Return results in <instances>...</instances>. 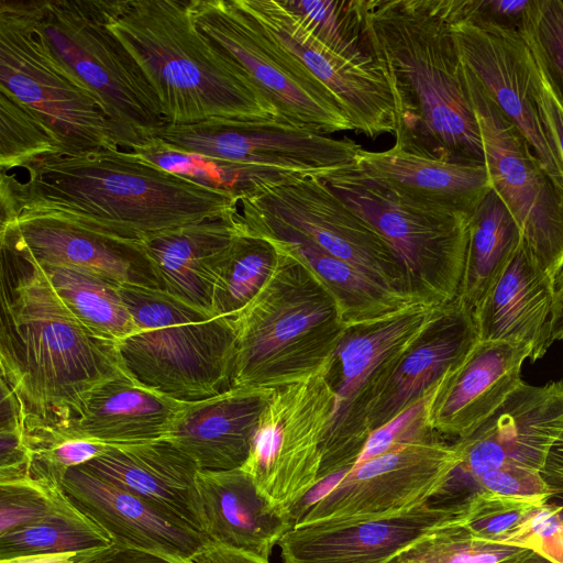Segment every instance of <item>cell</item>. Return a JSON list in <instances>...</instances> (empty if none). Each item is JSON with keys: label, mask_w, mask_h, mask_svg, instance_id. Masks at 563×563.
Segmentation results:
<instances>
[{"label": "cell", "mask_w": 563, "mask_h": 563, "mask_svg": "<svg viewBox=\"0 0 563 563\" xmlns=\"http://www.w3.org/2000/svg\"><path fill=\"white\" fill-rule=\"evenodd\" d=\"M14 174L0 172V227L48 217L146 242L166 231L238 213L239 200L166 172L120 148L46 154Z\"/></svg>", "instance_id": "obj_1"}, {"label": "cell", "mask_w": 563, "mask_h": 563, "mask_svg": "<svg viewBox=\"0 0 563 563\" xmlns=\"http://www.w3.org/2000/svg\"><path fill=\"white\" fill-rule=\"evenodd\" d=\"M0 250V382L23 430L69 429L91 390L130 375L117 343L73 314L27 251L7 240Z\"/></svg>", "instance_id": "obj_2"}, {"label": "cell", "mask_w": 563, "mask_h": 563, "mask_svg": "<svg viewBox=\"0 0 563 563\" xmlns=\"http://www.w3.org/2000/svg\"><path fill=\"white\" fill-rule=\"evenodd\" d=\"M459 0H362V37L395 111L396 147L485 164L479 126L451 33Z\"/></svg>", "instance_id": "obj_3"}, {"label": "cell", "mask_w": 563, "mask_h": 563, "mask_svg": "<svg viewBox=\"0 0 563 563\" xmlns=\"http://www.w3.org/2000/svg\"><path fill=\"white\" fill-rule=\"evenodd\" d=\"M102 9L153 88L166 124L278 120L236 63L197 27L189 0H102Z\"/></svg>", "instance_id": "obj_4"}, {"label": "cell", "mask_w": 563, "mask_h": 563, "mask_svg": "<svg viewBox=\"0 0 563 563\" xmlns=\"http://www.w3.org/2000/svg\"><path fill=\"white\" fill-rule=\"evenodd\" d=\"M268 240L277 250L274 271L231 318V388L276 389L322 371L346 329L335 300L309 267Z\"/></svg>", "instance_id": "obj_5"}, {"label": "cell", "mask_w": 563, "mask_h": 563, "mask_svg": "<svg viewBox=\"0 0 563 563\" xmlns=\"http://www.w3.org/2000/svg\"><path fill=\"white\" fill-rule=\"evenodd\" d=\"M136 331L117 343L126 373L183 402L231 389L235 334L231 319L195 308L168 292L122 285Z\"/></svg>", "instance_id": "obj_6"}, {"label": "cell", "mask_w": 563, "mask_h": 563, "mask_svg": "<svg viewBox=\"0 0 563 563\" xmlns=\"http://www.w3.org/2000/svg\"><path fill=\"white\" fill-rule=\"evenodd\" d=\"M58 56L97 95L119 147L134 151L166 124L142 69L109 30L102 0H29Z\"/></svg>", "instance_id": "obj_7"}, {"label": "cell", "mask_w": 563, "mask_h": 563, "mask_svg": "<svg viewBox=\"0 0 563 563\" xmlns=\"http://www.w3.org/2000/svg\"><path fill=\"white\" fill-rule=\"evenodd\" d=\"M0 86L41 120L60 154L120 148L99 98L42 34L29 0H0Z\"/></svg>", "instance_id": "obj_8"}, {"label": "cell", "mask_w": 563, "mask_h": 563, "mask_svg": "<svg viewBox=\"0 0 563 563\" xmlns=\"http://www.w3.org/2000/svg\"><path fill=\"white\" fill-rule=\"evenodd\" d=\"M323 179L386 241L405 272L412 297L434 306L457 298L471 216L407 201L360 175L353 166Z\"/></svg>", "instance_id": "obj_9"}, {"label": "cell", "mask_w": 563, "mask_h": 563, "mask_svg": "<svg viewBox=\"0 0 563 563\" xmlns=\"http://www.w3.org/2000/svg\"><path fill=\"white\" fill-rule=\"evenodd\" d=\"M197 27L231 57L278 121L321 134L354 130L336 97L240 0H189Z\"/></svg>", "instance_id": "obj_10"}, {"label": "cell", "mask_w": 563, "mask_h": 563, "mask_svg": "<svg viewBox=\"0 0 563 563\" xmlns=\"http://www.w3.org/2000/svg\"><path fill=\"white\" fill-rule=\"evenodd\" d=\"M329 365L274 389L241 467L274 511L292 522L296 507L320 483L322 444L335 405Z\"/></svg>", "instance_id": "obj_11"}, {"label": "cell", "mask_w": 563, "mask_h": 563, "mask_svg": "<svg viewBox=\"0 0 563 563\" xmlns=\"http://www.w3.org/2000/svg\"><path fill=\"white\" fill-rule=\"evenodd\" d=\"M240 203L244 221L292 230L380 285L416 299L386 241L323 178L290 176L268 183Z\"/></svg>", "instance_id": "obj_12"}, {"label": "cell", "mask_w": 563, "mask_h": 563, "mask_svg": "<svg viewBox=\"0 0 563 563\" xmlns=\"http://www.w3.org/2000/svg\"><path fill=\"white\" fill-rule=\"evenodd\" d=\"M462 66L490 189L515 219L534 261L554 280L563 268V192L518 129Z\"/></svg>", "instance_id": "obj_13"}, {"label": "cell", "mask_w": 563, "mask_h": 563, "mask_svg": "<svg viewBox=\"0 0 563 563\" xmlns=\"http://www.w3.org/2000/svg\"><path fill=\"white\" fill-rule=\"evenodd\" d=\"M459 462L454 445L438 433L398 443L344 472L294 526L374 520L422 507L444 489Z\"/></svg>", "instance_id": "obj_14"}, {"label": "cell", "mask_w": 563, "mask_h": 563, "mask_svg": "<svg viewBox=\"0 0 563 563\" xmlns=\"http://www.w3.org/2000/svg\"><path fill=\"white\" fill-rule=\"evenodd\" d=\"M153 139L185 152L286 176L325 178L354 166L362 148L278 120L213 118L190 124H165Z\"/></svg>", "instance_id": "obj_15"}, {"label": "cell", "mask_w": 563, "mask_h": 563, "mask_svg": "<svg viewBox=\"0 0 563 563\" xmlns=\"http://www.w3.org/2000/svg\"><path fill=\"white\" fill-rule=\"evenodd\" d=\"M473 311L457 298L377 373L361 398L350 451L358 459L371 433L433 391L477 343Z\"/></svg>", "instance_id": "obj_16"}, {"label": "cell", "mask_w": 563, "mask_h": 563, "mask_svg": "<svg viewBox=\"0 0 563 563\" xmlns=\"http://www.w3.org/2000/svg\"><path fill=\"white\" fill-rule=\"evenodd\" d=\"M459 0L451 33L462 64L526 139L563 192V166L539 118L530 86L528 47L520 31L470 15Z\"/></svg>", "instance_id": "obj_17"}, {"label": "cell", "mask_w": 563, "mask_h": 563, "mask_svg": "<svg viewBox=\"0 0 563 563\" xmlns=\"http://www.w3.org/2000/svg\"><path fill=\"white\" fill-rule=\"evenodd\" d=\"M445 306L417 302L344 330L327 372L335 405L322 444L320 482L353 467L350 435L361 398L382 367L417 339Z\"/></svg>", "instance_id": "obj_18"}, {"label": "cell", "mask_w": 563, "mask_h": 563, "mask_svg": "<svg viewBox=\"0 0 563 563\" xmlns=\"http://www.w3.org/2000/svg\"><path fill=\"white\" fill-rule=\"evenodd\" d=\"M240 3L342 103L355 131L375 139L395 131L387 82L373 64L351 62L324 45L285 0Z\"/></svg>", "instance_id": "obj_19"}, {"label": "cell", "mask_w": 563, "mask_h": 563, "mask_svg": "<svg viewBox=\"0 0 563 563\" xmlns=\"http://www.w3.org/2000/svg\"><path fill=\"white\" fill-rule=\"evenodd\" d=\"M563 432V380L521 383L473 432L453 445L456 471L472 481L512 463L542 471Z\"/></svg>", "instance_id": "obj_20"}, {"label": "cell", "mask_w": 563, "mask_h": 563, "mask_svg": "<svg viewBox=\"0 0 563 563\" xmlns=\"http://www.w3.org/2000/svg\"><path fill=\"white\" fill-rule=\"evenodd\" d=\"M0 240L41 264L95 272L120 285L165 290L144 244L48 217L18 218L0 227Z\"/></svg>", "instance_id": "obj_21"}, {"label": "cell", "mask_w": 563, "mask_h": 563, "mask_svg": "<svg viewBox=\"0 0 563 563\" xmlns=\"http://www.w3.org/2000/svg\"><path fill=\"white\" fill-rule=\"evenodd\" d=\"M461 501L347 523L292 526L279 540L282 563H385L432 529L454 519Z\"/></svg>", "instance_id": "obj_22"}, {"label": "cell", "mask_w": 563, "mask_h": 563, "mask_svg": "<svg viewBox=\"0 0 563 563\" xmlns=\"http://www.w3.org/2000/svg\"><path fill=\"white\" fill-rule=\"evenodd\" d=\"M62 488L68 500L96 523L112 544L190 561L210 541L145 499L81 466L68 470Z\"/></svg>", "instance_id": "obj_23"}, {"label": "cell", "mask_w": 563, "mask_h": 563, "mask_svg": "<svg viewBox=\"0 0 563 563\" xmlns=\"http://www.w3.org/2000/svg\"><path fill=\"white\" fill-rule=\"evenodd\" d=\"M529 356L523 344L478 340L433 394V431L456 440L473 432L522 383L521 368Z\"/></svg>", "instance_id": "obj_24"}, {"label": "cell", "mask_w": 563, "mask_h": 563, "mask_svg": "<svg viewBox=\"0 0 563 563\" xmlns=\"http://www.w3.org/2000/svg\"><path fill=\"white\" fill-rule=\"evenodd\" d=\"M554 280L534 261L523 241L473 316L479 341H503L530 349V362L553 343Z\"/></svg>", "instance_id": "obj_25"}, {"label": "cell", "mask_w": 563, "mask_h": 563, "mask_svg": "<svg viewBox=\"0 0 563 563\" xmlns=\"http://www.w3.org/2000/svg\"><path fill=\"white\" fill-rule=\"evenodd\" d=\"M79 466L202 533L197 496L199 468L169 440L109 444L100 455Z\"/></svg>", "instance_id": "obj_26"}, {"label": "cell", "mask_w": 563, "mask_h": 563, "mask_svg": "<svg viewBox=\"0 0 563 563\" xmlns=\"http://www.w3.org/2000/svg\"><path fill=\"white\" fill-rule=\"evenodd\" d=\"M273 393L267 388H231L186 402L165 439L186 453L201 472L241 468Z\"/></svg>", "instance_id": "obj_27"}, {"label": "cell", "mask_w": 563, "mask_h": 563, "mask_svg": "<svg viewBox=\"0 0 563 563\" xmlns=\"http://www.w3.org/2000/svg\"><path fill=\"white\" fill-rule=\"evenodd\" d=\"M245 232L238 212L166 231L143 244L163 280L164 291L211 313L217 278Z\"/></svg>", "instance_id": "obj_28"}, {"label": "cell", "mask_w": 563, "mask_h": 563, "mask_svg": "<svg viewBox=\"0 0 563 563\" xmlns=\"http://www.w3.org/2000/svg\"><path fill=\"white\" fill-rule=\"evenodd\" d=\"M353 169L407 201L468 216L490 190L485 164L435 159L396 146L361 148Z\"/></svg>", "instance_id": "obj_29"}, {"label": "cell", "mask_w": 563, "mask_h": 563, "mask_svg": "<svg viewBox=\"0 0 563 563\" xmlns=\"http://www.w3.org/2000/svg\"><path fill=\"white\" fill-rule=\"evenodd\" d=\"M197 496L202 533L213 542L269 559L294 526L274 511L243 468L199 471Z\"/></svg>", "instance_id": "obj_30"}, {"label": "cell", "mask_w": 563, "mask_h": 563, "mask_svg": "<svg viewBox=\"0 0 563 563\" xmlns=\"http://www.w3.org/2000/svg\"><path fill=\"white\" fill-rule=\"evenodd\" d=\"M185 405L122 376L91 390L69 429L111 445L161 440Z\"/></svg>", "instance_id": "obj_31"}, {"label": "cell", "mask_w": 563, "mask_h": 563, "mask_svg": "<svg viewBox=\"0 0 563 563\" xmlns=\"http://www.w3.org/2000/svg\"><path fill=\"white\" fill-rule=\"evenodd\" d=\"M244 223L251 233L275 241L309 267L335 300L345 328L377 321L420 302L380 285L292 230L258 221Z\"/></svg>", "instance_id": "obj_32"}, {"label": "cell", "mask_w": 563, "mask_h": 563, "mask_svg": "<svg viewBox=\"0 0 563 563\" xmlns=\"http://www.w3.org/2000/svg\"><path fill=\"white\" fill-rule=\"evenodd\" d=\"M521 241L515 219L490 189L470 217L465 266L457 299L474 311Z\"/></svg>", "instance_id": "obj_33"}, {"label": "cell", "mask_w": 563, "mask_h": 563, "mask_svg": "<svg viewBox=\"0 0 563 563\" xmlns=\"http://www.w3.org/2000/svg\"><path fill=\"white\" fill-rule=\"evenodd\" d=\"M41 266L66 307L97 335L119 343L136 331L134 319L121 295L122 285L75 266Z\"/></svg>", "instance_id": "obj_34"}, {"label": "cell", "mask_w": 563, "mask_h": 563, "mask_svg": "<svg viewBox=\"0 0 563 563\" xmlns=\"http://www.w3.org/2000/svg\"><path fill=\"white\" fill-rule=\"evenodd\" d=\"M110 544L111 539L67 498L43 519L0 534V560L79 553Z\"/></svg>", "instance_id": "obj_35"}, {"label": "cell", "mask_w": 563, "mask_h": 563, "mask_svg": "<svg viewBox=\"0 0 563 563\" xmlns=\"http://www.w3.org/2000/svg\"><path fill=\"white\" fill-rule=\"evenodd\" d=\"M142 159L202 187L227 192L239 202L261 186L290 176L181 151L152 139L132 151Z\"/></svg>", "instance_id": "obj_36"}, {"label": "cell", "mask_w": 563, "mask_h": 563, "mask_svg": "<svg viewBox=\"0 0 563 563\" xmlns=\"http://www.w3.org/2000/svg\"><path fill=\"white\" fill-rule=\"evenodd\" d=\"M277 250L247 228L235 242L213 287L211 313L233 318L261 290L274 271Z\"/></svg>", "instance_id": "obj_37"}, {"label": "cell", "mask_w": 563, "mask_h": 563, "mask_svg": "<svg viewBox=\"0 0 563 563\" xmlns=\"http://www.w3.org/2000/svg\"><path fill=\"white\" fill-rule=\"evenodd\" d=\"M528 550L478 537L461 521L459 512L385 563H506Z\"/></svg>", "instance_id": "obj_38"}, {"label": "cell", "mask_w": 563, "mask_h": 563, "mask_svg": "<svg viewBox=\"0 0 563 563\" xmlns=\"http://www.w3.org/2000/svg\"><path fill=\"white\" fill-rule=\"evenodd\" d=\"M330 49L358 64H373L362 37V0H285Z\"/></svg>", "instance_id": "obj_39"}, {"label": "cell", "mask_w": 563, "mask_h": 563, "mask_svg": "<svg viewBox=\"0 0 563 563\" xmlns=\"http://www.w3.org/2000/svg\"><path fill=\"white\" fill-rule=\"evenodd\" d=\"M30 452L29 478L62 487L65 474L104 452L109 444L87 439L70 429L23 430Z\"/></svg>", "instance_id": "obj_40"}, {"label": "cell", "mask_w": 563, "mask_h": 563, "mask_svg": "<svg viewBox=\"0 0 563 563\" xmlns=\"http://www.w3.org/2000/svg\"><path fill=\"white\" fill-rule=\"evenodd\" d=\"M48 129L9 90L0 86V170L21 168L46 154H60Z\"/></svg>", "instance_id": "obj_41"}, {"label": "cell", "mask_w": 563, "mask_h": 563, "mask_svg": "<svg viewBox=\"0 0 563 563\" xmlns=\"http://www.w3.org/2000/svg\"><path fill=\"white\" fill-rule=\"evenodd\" d=\"M543 504L478 489L461 501L460 519L478 537L506 544Z\"/></svg>", "instance_id": "obj_42"}, {"label": "cell", "mask_w": 563, "mask_h": 563, "mask_svg": "<svg viewBox=\"0 0 563 563\" xmlns=\"http://www.w3.org/2000/svg\"><path fill=\"white\" fill-rule=\"evenodd\" d=\"M66 501L62 487L31 478L0 484V534L38 521Z\"/></svg>", "instance_id": "obj_43"}, {"label": "cell", "mask_w": 563, "mask_h": 563, "mask_svg": "<svg viewBox=\"0 0 563 563\" xmlns=\"http://www.w3.org/2000/svg\"><path fill=\"white\" fill-rule=\"evenodd\" d=\"M519 31L538 52L563 97V0H532Z\"/></svg>", "instance_id": "obj_44"}, {"label": "cell", "mask_w": 563, "mask_h": 563, "mask_svg": "<svg viewBox=\"0 0 563 563\" xmlns=\"http://www.w3.org/2000/svg\"><path fill=\"white\" fill-rule=\"evenodd\" d=\"M0 484H3L29 478L30 452L16 399L5 384L0 382Z\"/></svg>", "instance_id": "obj_45"}, {"label": "cell", "mask_w": 563, "mask_h": 563, "mask_svg": "<svg viewBox=\"0 0 563 563\" xmlns=\"http://www.w3.org/2000/svg\"><path fill=\"white\" fill-rule=\"evenodd\" d=\"M437 388L394 419L374 430L355 464L379 455L398 443L423 439L437 433L431 428L429 420L430 404Z\"/></svg>", "instance_id": "obj_46"}, {"label": "cell", "mask_w": 563, "mask_h": 563, "mask_svg": "<svg viewBox=\"0 0 563 563\" xmlns=\"http://www.w3.org/2000/svg\"><path fill=\"white\" fill-rule=\"evenodd\" d=\"M525 41L528 47L530 86L539 118L563 166V97L538 52Z\"/></svg>", "instance_id": "obj_47"}, {"label": "cell", "mask_w": 563, "mask_h": 563, "mask_svg": "<svg viewBox=\"0 0 563 563\" xmlns=\"http://www.w3.org/2000/svg\"><path fill=\"white\" fill-rule=\"evenodd\" d=\"M506 544L530 549L552 563H563L562 508L551 500L539 506Z\"/></svg>", "instance_id": "obj_48"}, {"label": "cell", "mask_w": 563, "mask_h": 563, "mask_svg": "<svg viewBox=\"0 0 563 563\" xmlns=\"http://www.w3.org/2000/svg\"><path fill=\"white\" fill-rule=\"evenodd\" d=\"M478 489L501 496L547 503L553 488L541 471L525 465L507 463L473 481Z\"/></svg>", "instance_id": "obj_49"}, {"label": "cell", "mask_w": 563, "mask_h": 563, "mask_svg": "<svg viewBox=\"0 0 563 563\" xmlns=\"http://www.w3.org/2000/svg\"><path fill=\"white\" fill-rule=\"evenodd\" d=\"M73 563H190V561L143 549L110 544L79 552Z\"/></svg>", "instance_id": "obj_50"}, {"label": "cell", "mask_w": 563, "mask_h": 563, "mask_svg": "<svg viewBox=\"0 0 563 563\" xmlns=\"http://www.w3.org/2000/svg\"><path fill=\"white\" fill-rule=\"evenodd\" d=\"M532 0H467V13L519 31L528 16Z\"/></svg>", "instance_id": "obj_51"}, {"label": "cell", "mask_w": 563, "mask_h": 563, "mask_svg": "<svg viewBox=\"0 0 563 563\" xmlns=\"http://www.w3.org/2000/svg\"><path fill=\"white\" fill-rule=\"evenodd\" d=\"M190 563H271L269 559L254 552L209 541Z\"/></svg>", "instance_id": "obj_52"}, {"label": "cell", "mask_w": 563, "mask_h": 563, "mask_svg": "<svg viewBox=\"0 0 563 563\" xmlns=\"http://www.w3.org/2000/svg\"><path fill=\"white\" fill-rule=\"evenodd\" d=\"M541 474L548 484L563 478V432L550 449Z\"/></svg>", "instance_id": "obj_53"}, {"label": "cell", "mask_w": 563, "mask_h": 563, "mask_svg": "<svg viewBox=\"0 0 563 563\" xmlns=\"http://www.w3.org/2000/svg\"><path fill=\"white\" fill-rule=\"evenodd\" d=\"M77 553L43 554L0 560V563H73Z\"/></svg>", "instance_id": "obj_54"}, {"label": "cell", "mask_w": 563, "mask_h": 563, "mask_svg": "<svg viewBox=\"0 0 563 563\" xmlns=\"http://www.w3.org/2000/svg\"><path fill=\"white\" fill-rule=\"evenodd\" d=\"M552 341H563V294L555 296L552 320Z\"/></svg>", "instance_id": "obj_55"}, {"label": "cell", "mask_w": 563, "mask_h": 563, "mask_svg": "<svg viewBox=\"0 0 563 563\" xmlns=\"http://www.w3.org/2000/svg\"><path fill=\"white\" fill-rule=\"evenodd\" d=\"M506 563H552L548 559L538 554L532 550H528L526 553L506 562Z\"/></svg>", "instance_id": "obj_56"}, {"label": "cell", "mask_w": 563, "mask_h": 563, "mask_svg": "<svg viewBox=\"0 0 563 563\" xmlns=\"http://www.w3.org/2000/svg\"><path fill=\"white\" fill-rule=\"evenodd\" d=\"M555 296L563 294V268L554 279Z\"/></svg>", "instance_id": "obj_57"}, {"label": "cell", "mask_w": 563, "mask_h": 563, "mask_svg": "<svg viewBox=\"0 0 563 563\" xmlns=\"http://www.w3.org/2000/svg\"><path fill=\"white\" fill-rule=\"evenodd\" d=\"M549 500L558 504L562 508L563 514V490L553 489V495Z\"/></svg>", "instance_id": "obj_58"}, {"label": "cell", "mask_w": 563, "mask_h": 563, "mask_svg": "<svg viewBox=\"0 0 563 563\" xmlns=\"http://www.w3.org/2000/svg\"><path fill=\"white\" fill-rule=\"evenodd\" d=\"M553 489L563 490V478L549 484Z\"/></svg>", "instance_id": "obj_59"}]
</instances>
